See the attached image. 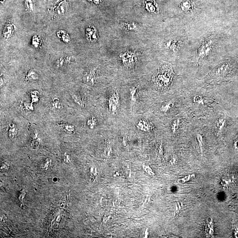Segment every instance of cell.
<instances>
[{
    "label": "cell",
    "instance_id": "1",
    "mask_svg": "<svg viewBox=\"0 0 238 238\" xmlns=\"http://www.w3.org/2000/svg\"><path fill=\"white\" fill-rule=\"evenodd\" d=\"M174 73L171 65L164 64L158 72L154 75L152 80L156 86L160 89H165L171 84L174 78Z\"/></svg>",
    "mask_w": 238,
    "mask_h": 238
},
{
    "label": "cell",
    "instance_id": "2",
    "mask_svg": "<svg viewBox=\"0 0 238 238\" xmlns=\"http://www.w3.org/2000/svg\"><path fill=\"white\" fill-rule=\"evenodd\" d=\"M119 106L120 102L117 101L113 97V95H111L108 101V111L109 113L114 116L116 115L118 112Z\"/></svg>",
    "mask_w": 238,
    "mask_h": 238
},
{
    "label": "cell",
    "instance_id": "3",
    "mask_svg": "<svg viewBox=\"0 0 238 238\" xmlns=\"http://www.w3.org/2000/svg\"><path fill=\"white\" fill-rule=\"evenodd\" d=\"M83 81L90 86L95 84L96 79V69H92L85 72L83 77Z\"/></svg>",
    "mask_w": 238,
    "mask_h": 238
},
{
    "label": "cell",
    "instance_id": "4",
    "mask_svg": "<svg viewBox=\"0 0 238 238\" xmlns=\"http://www.w3.org/2000/svg\"><path fill=\"white\" fill-rule=\"evenodd\" d=\"M86 35L88 40L91 42H95L98 40V32L94 26L90 25L86 28Z\"/></svg>",
    "mask_w": 238,
    "mask_h": 238
},
{
    "label": "cell",
    "instance_id": "5",
    "mask_svg": "<svg viewBox=\"0 0 238 238\" xmlns=\"http://www.w3.org/2000/svg\"><path fill=\"white\" fill-rule=\"evenodd\" d=\"M123 63L125 66L129 68H133L135 64V56L132 53H128L122 56Z\"/></svg>",
    "mask_w": 238,
    "mask_h": 238
},
{
    "label": "cell",
    "instance_id": "6",
    "mask_svg": "<svg viewBox=\"0 0 238 238\" xmlns=\"http://www.w3.org/2000/svg\"><path fill=\"white\" fill-rule=\"evenodd\" d=\"M136 127L141 131L147 132H150L153 128L152 124L150 122L143 119L140 120L138 123Z\"/></svg>",
    "mask_w": 238,
    "mask_h": 238
},
{
    "label": "cell",
    "instance_id": "7",
    "mask_svg": "<svg viewBox=\"0 0 238 238\" xmlns=\"http://www.w3.org/2000/svg\"><path fill=\"white\" fill-rule=\"evenodd\" d=\"M68 8V4L66 0H61L56 7V12L59 15H64L66 13Z\"/></svg>",
    "mask_w": 238,
    "mask_h": 238
},
{
    "label": "cell",
    "instance_id": "8",
    "mask_svg": "<svg viewBox=\"0 0 238 238\" xmlns=\"http://www.w3.org/2000/svg\"><path fill=\"white\" fill-rule=\"evenodd\" d=\"M138 92V86H134L130 89L131 106H134L138 102L139 97Z\"/></svg>",
    "mask_w": 238,
    "mask_h": 238
},
{
    "label": "cell",
    "instance_id": "9",
    "mask_svg": "<svg viewBox=\"0 0 238 238\" xmlns=\"http://www.w3.org/2000/svg\"><path fill=\"white\" fill-rule=\"evenodd\" d=\"M14 32V26L10 23L6 24L3 31V34L5 38H8L10 37Z\"/></svg>",
    "mask_w": 238,
    "mask_h": 238
},
{
    "label": "cell",
    "instance_id": "10",
    "mask_svg": "<svg viewBox=\"0 0 238 238\" xmlns=\"http://www.w3.org/2000/svg\"><path fill=\"white\" fill-rule=\"evenodd\" d=\"M19 129L18 127L15 123H12L9 124V129H8V135L11 139H14L18 134Z\"/></svg>",
    "mask_w": 238,
    "mask_h": 238
},
{
    "label": "cell",
    "instance_id": "11",
    "mask_svg": "<svg viewBox=\"0 0 238 238\" xmlns=\"http://www.w3.org/2000/svg\"><path fill=\"white\" fill-rule=\"evenodd\" d=\"M225 123L226 118L225 117H220L217 119L216 125L219 133L221 132L222 131L225 125Z\"/></svg>",
    "mask_w": 238,
    "mask_h": 238
},
{
    "label": "cell",
    "instance_id": "12",
    "mask_svg": "<svg viewBox=\"0 0 238 238\" xmlns=\"http://www.w3.org/2000/svg\"><path fill=\"white\" fill-rule=\"evenodd\" d=\"M57 36L61 39L65 43H69L70 41V38L68 34L63 30H60L57 32Z\"/></svg>",
    "mask_w": 238,
    "mask_h": 238
},
{
    "label": "cell",
    "instance_id": "13",
    "mask_svg": "<svg viewBox=\"0 0 238 238\" xmlns=\"http://www.w3.org/2000/svg\"><path fill=\"white\" fill-rule=\"evenodd\" d=\"M39 76L38 74L33 70L29 71L26 76V79L27 81L37 80Z\"/></svg>",
    "mask_w": 238,
    "mask_h": 238
},
{
    "label": "cell",
    "instance_id": "14",
    "mask_svg": "<svg viewBox=\"0 0 238 238\" xmlns=\"http://www.w3.org/2000/svg\"><path fill=\"white\" fill-rule=\"evenodd\" d=\"M72 98L73 100L74 101V102L76 104L80 106L81 107H84V103L83 102L81 97L80 94H74V95H72Z\"/></svg>",
    "mask_w": 238,
    "mask_h": 238
},
{
    "label": "cell",
    "instance_id": "15",
    "mask_svg": "<svg viewBox=\"0 0 238 238\" xmlns=\"http://www.w3.org/2000/svg\"><path fill=\"white\" fill-rule=\"evenodd\" d=\"M51 105L52 107L56 109H62V104L59 99L57 98H54L52 100Z\"/></svg>",
    "mask_w": 238,
    "mask_h": 238
},
{
    "label": "cell",
    "instance_id": "16",
    "mask_svg": "<svg viewBox=\"0 0 238 238\" xmlns=\"http://www.w3.org/2000/svg\"><path fill=\"white\" fill-rule=\"evenodd\" d=\"M42 40L41 37L38 35H34L32 37V43L35 48L39 47L41 45Z\"/></svg>",
    "mask_w": 238,
    "mask_h": 238
},
{
    "label": "cell",
    "instance_id": "17",
    "mask_svg": "<svg viewBox=\"0 0 238 238\" xmlns=\"http://www.w3.org/2000/svg\"><path fill=\"white\" fill-rule=\"evenodd\" d=\"M174 106V102L173 101H169L162 106L160 108V110L162 112H166L172 109Z\"/></svg>",
    "mask_w": 238,
    "mask_h": 238
},
{
    "label": "cell",
    "instance_id": "18",
    "mask_svg": "<svg viewBox=\"0 0 238 238\" xmlns=\"http://www.w3.org/2000/svg\"><path fill=\"white\" fill-rule=\"evenodd\" d=\"M58 125H59V127H61L62 129L65 131L71 133L74 132L75 128L73 125L66 124H59Z\"/></svg>",
    "mask_w": 238,
    "mask_h": 238
},
{
    "label": "cell",
    "instance_id": "19",
    "mask_svg": "<svg viewBox=\"0 0 238 238\" xmlns=\"http://www.w3.org/2000/svg\"><path fill=\"white\" fill-rule=\"evenodd\" d=\"M97 119L95 118V116H92L87 121V124L90 129H93L95 128V127L97 125Z\"/></svg>",
    "mask_w": 238,
    "mask_h": 238
},
{
    "label": "cell",
    "instance_id": "20",
    "mask_svg": "<svg viewBox=\"0 0 238 238\" xmlns=\"http://www.w3.org/2000/svg\"><path fill=\"white\" fill-rule=\"evenodd\" d=\"M179 124H180V119H175L173 121L171 128V131L173 133L175 134L176 132L179 127Z\"/></svg>",
    "mask_w": 238,
    "mask_h": 238
},
{
    "label": "cell",
    "instance_id": "21",
    "mask_svg": "<svg viewBox=\"0 0 238 238\" xmlns=\"http://www.w3.org/2000/svg\"><path fill=\"white\" fill-rule=\"evenodd\" d=\"M197 138L198 142V146H199L200 152L201 154L203 153V139L201 135L198 134L197 135Z\"/></svg>",
    "mask_w": 238,
    "mask_h": 238
},
{
    "label": "cell",
    "instance_id": "22",
    "mask_svg": "<svg viewBox=\"0 0 238 238\" xmlns=\"http://www.w3.org/2000/svg\"><path fill=\"white\" fill-rule=\"evenodd\" d=\"M193 102L199 105H204V99L199 95H196L193 98Z\"/></svg>",
    "mask_w": 238,
    "mask_h": 238
},
{
    "label": "cell",
    "instance_id": "23",
    "mask_svg": "<svg viewBox=\"0 0 238 238\" xmlns=\"http://www.w3.org/2000/svg\"><path fill=\"white\" fill-rule=\"evenodd\" d=\"M27 9L30 11H33L34 9V0H25Z\"/></svg>",
    "mask_w": 238,
    "mask_h": 238
},
{
    "label": "cell",
    "instance_id": "24",
    "mask_svg": "<svg viewBox=\"0 0 238 238\" xmlns=\"http://www.w3.org/2000/svg\"><path fill=\"white\" fill-rule=\"evenodd\" d=\"M30 94H31L32 102H36L38 101L39 97H38V92L37 91H32Z\"/></svg>",
    "mask_w": 238,
    "mask_h": 238
},
{
    "label": "cell",
    "instance_id": "25",
    "mask_svg": "<svg viewBox=\"0 0 238 238\" xmlns=\"http://www.w3.org/2000/svg\"><path fill=\"white\" fill-rule=\"evenodd\" d=\"M194 177V174L191 175H189V176H186V177L182 178V179H179V180H178V182L179 183H185V182L189 181L191 178Z\"/></svg>",
    "mask_w": 238,
    "mask_h": 238
},
{
    "label": "cell",
    "instance_id": "26",
    "mask_svg": "<svg viewBox=\"0 0 238 238\" xmlns=\"http://www.w3.org/2000/svg\"><path fill=\"white\" fill-rule=\"evenodd\" d=\"M145 170H146V172H147V173H148L149 174H150V175H153V176H154V175L149 167H146Z\"/></svg>",
    "mask_w": 238,
    "mask_h": 238
},
{
    "label": "cell",
    "instance_id": "27",
    "mask_svg": "<svg viewBox=\"0 0 238 238\" xmlns=\"http://www.w3.org/2000/svg\"><path fill=\"white\" fill-rule=\"evenodd\" d=\"M123 146L125 147H126L127 145V139L126 137L125 136L123 137Z\"/></svg>",
    "mask_w": 238,
    "mask_h": 238
},
{
    "label": "cell",
    "instance_id": "28",
    "mask_svg": "<svg viewBox=\"0 0 238 238\" xmlns=\"http://www.w3.org/2000/svg\"><path fill=\"white\" fill-rule=\"evenodd\" d=\"M235 146L236 147V148L238 149V136L236 139L235 140Z\"/></svg>",
    "mask_w": 238,
    "mask_h": 238
},
{
    "label": "cell",
    "instance_id": "29",
    "mask_svg": "<svg viewBox=\"0 0 238 238\" xmlns=\"http://www.w3.org/2000/svg\"><path fill=\"white\" fill-rule=\"evenodd\" d=\"M91 2H93L95 4H98L100 2V0H90Z\"/></svg>",
    "mask_w": 238,
    "mask_h": 238
},
{
    "label": "cell",
    "instance_id": "30",
    "mask_svg": "<svg viewBox=\"0 0 238 238\" xmlns=\"http://www.w3.org/2000/svg\"><path fill=\"white\" fill-rule=\"evenodd\" d=\"M235 236H236V237L238 238V230H236V232H235Z\"/></svg>",
    "mask_w": 238,
    "mask_h": 238
},
{
    "label": "cell",
    "instance_id": "31",
    "mask_svg": "<svg viewBox=\"0 0 238 238\" xmlns=\"http://www.w3.org/2000/svg\"><path fill=\"white\" fill-rule=\"evenodd\" d=\"M147 231H148V229H147L146 231L145 232V238L147 237V235H148Z\"/></svg>",
    "mask_w": 238,
    "mask_h": 238
},
{
    "label": "cell",
    "instance_id": "32",
    "mask_svg": "<svg viewBox=\"0 0 238 238\" xmlns=\"http://www.w3.org/2000/svg\"><path fill=\"white\" fill-rule=\"evenodd\" d=\"M3 83V82L2 79V78H1V86H2V85Z\"/></svg>",
    "mask_w": 238,
    "mask_h": 238
},
{
    "label": "cell",
    "instance_id": "33",
    "mask_svg": "<svg viewBox=\"0 0 238 238\" xmlns=\"http://www.w3.org/2000/svg\"><path fill=\"white\" fill-rule=\"evenodd\" d=\"M5 1H6V0H1V2L2 3H3L4 2H5Z\"/></svg>",
    "mask_w": 238,
    "mask_h": 238
}]
</instances>
